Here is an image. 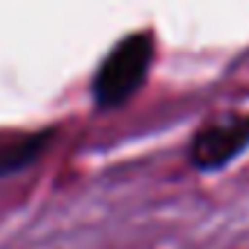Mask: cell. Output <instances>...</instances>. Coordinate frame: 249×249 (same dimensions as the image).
Masks as SVG:
<instances>
[{
	"instance_id": "6da1fadb",
	"label": "cell",
	"mask_w": 249,
	"mask_h": 249,
	"mask_svg": "<svg viewBox=\"0 0 249 249\" xmlns=\"http://www.w3.org/2000/svg\"><path fill=\"white\" fill-rule=\"evenodd\" d=\"M154 58L151 32H133L122 38L107 55L93 78V99L99 107H116L127 102L145 81Z\"/></svg>"
},
{
	"instance_id": "7a4b0ae2",
	"label": "cell",
	"mask_w": 249,
	"mask_h": 249,
	"mask_svg": "<svg viewBox=\"0 0 249 249\" xmlns=\"http://www.w3.org/2000/svg\"><path fill=\"white\" fill-rule=\"evenodd\" d=\"M249 145V113L232 110L200 127V133L191 142V162L203 171L220 168L232 162Z\"/></svg>"
},
{
	"instance_id": "3957f363",
	"label": "cell",
	"mask_w": 249,
	"mask_h": 249,
	"mask_svg": "<svg viewBox=\"0 0 249 249\" xmlns=\"http://www.w3.org/2000/svg\"><path fill=\"white\" fill-rule=\"evenodd\" d=\"M53 130H20V127H0V177L29 165L50 142Z\"/></svg>"
}]
</instances>
